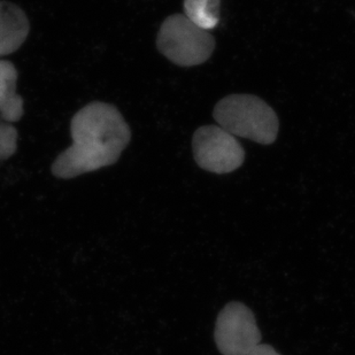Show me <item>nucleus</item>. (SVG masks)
Segmentation results:
<instances>
[{
	"mask_svg": "<svg viewBox=\"0 0 355 355\" xmlns=\"http://www.w3.org/2000/svg\"><path fill=\"white\" fill-rule=\"evenodd\" d=\"M17 68L10 61L0 60V119L14 123L24 116V98L17 94Z\"/></svg>",
	"mask_w": 355,
	"mask_h": 355,
	"instance_id": "obj_7",
	"label": "nucleus"
},
{
	"mask_svg": "<svg viewBox=\"0 0 355 355\" xmlns=\"http://www.w3.org/2000/svg\"><path fill=\"white\" fill-rule=\"evenodd\" d=\"M71 146L51 167L54 176L71 180L114 164L130 143L131 130L113 105L92 101L73 116Z\"/></svg>",
	"mask_w": 355,
	"mask_h": 355,
	"instance_id": "obj_1",
	"label": "nucleus"
},
{
	"mask_svg": "<svg viewBox=\"0 0 355 355\" xmlns=\"http://www.w3.org/2000/svg\"><path fill=\"white\" fill-rule=\"evenodd\" d=\"M215 343L222 355H248L261 344V332L248 306L229 302L218 314Z\"/></svg>",
	"mask_w": 355,
	"mask_h": 355,
	"instance_id": "obj_5",
	"label": "nucleus"
},
{
	"mask_svg": "<svg viewBox=\"0 0 355 355\" xmlns=\"http://www.w3.org/2000/svg\"><path fill=\"white\" fill-rule=\"evenodd\" d=\"M221 0H184V15L202 31H209L220 24Z\"/></svg>",
	"mask_w": 355,
	"mask_h": 355,
	"instance_id": "obj_8",
	"label": "nucleus"
},
{
	"mask_svg": "<svg viewBox=\"0 0 355 355\" xmlns=\"http://www.w3.org/2000/svg\"><path fill=\"white\" fill-rule=\"evenodd\" d=\"M17 130L5 121L0 122V160H7L17 152Z\"/></svg>",
	"mask_w": 355,
	"mask_h": 355,
	"instance_id": "obj_9",
	"label": "nucleus"
},
{
	"mask_svg": "<svg viewBox=\"0 0 355 355\" xmlns=\"http://www.w3.org/2000/svg\"><path fill=\"white\" fill-rule=\"evenodd\" d=\"M248 355H281L272 346L267 344H260L253 352Z\"/></svg>",
	"mask_w": 355,
	"mask_h": 355,
	"instance_id": "obj_10",
	"label": "nucleus"
},
{
	"mask_svg": "<svg viewBox=\"0 0 355 355\" xmlns=\"http://www.w3.org/2000/svg\"><path fill=\"white\" fill-rule=\"evenodd\" d=\"M192 151L198 166L214 174H228L244 164V148L220 125L198 128L192 138Z\"/></svg>",
	"mask_w": 355,
	"mask_h": 355,
	"instance_id": "obj_4",
	"label": "nucleus"
},
{
	"mask_svg": "<svg viewBox=\"0 0 355 355\" xmlns=\"http://www.w3.org/2000/svg\"><path fill=\"white\" fill-rule=\"evenodd\" d=\"M31 24L20 7L10 1H0V58L19 50L27 40Z\"/></svg>",
	"mask_w": 355,
	"mask_h": 355,
	"instance_id": "obj_6",
	"label": "nucleus"
},
{
	"mask_svg": "<svg viewBox=\"0 0 355 355\" xmlns=\"http://www.w3.org/2000/svg\"><path fill=\"white\" fill-rule=\"evenodd\" d=\"M157 46L168 60L182 67L204 64L215 50V40L208 31L192 24L184 14H174L161 24Z\"/></svg>",
	"mask_w": 355,
	"mask_h": 355,
	"instance_id": "obj_3",
	"label": "nucleus"
},
{
	"mask_svg": "<svg viewBox=\"0 0 355 355\" xmlns=\"http://www.w3.org/2000/svg\"><path fill=\"white\" fill-rule=\"evenodd\" d=\"M213 116L218 125L235 137L262 145L272 144L279 129L275 111L253 94H230L218 101Z\"/></svg>",
	"mask_w": 355,
	"mask_h": 355,
	"instance_id": "obj_2",
	"label": "nucleus"
}]
</instances>
